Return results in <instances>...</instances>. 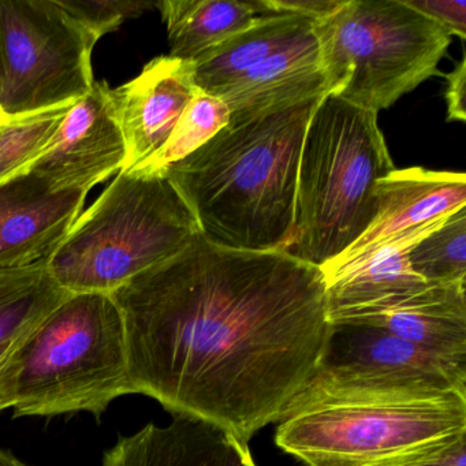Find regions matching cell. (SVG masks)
<instances>
[{
  "mask_svg": "<svg viewBox=\"0 0 466 466\" xmlns=\"http://www.w3.org/2000/svg\"><path fill=\"white\" fill-rule=\"evenodd\" d=\"M391 466H466V433Z\"/></svg>",
  "mask_w": 466,
  "mask_h": 466,
  "instance_id": "27",
  "label": "cell"
},
{
  "mask_svg": "<svg viewBox=\"0 0 466 466\" xmlns=\"http://www.w3.org/2000/svg\"><path fill=\"white\" fill-rule=\"evenodd\" d=\"M331 321L381 327L421 350L466 368V282L430 283L416 293L351 310Z\"/></svg>",
  "mask_w": 466,
  "mask_h": 466,
  "instance_id": "14",
  "label": "cell"
},
{
  "mask_svg": "<svg viewBox=\"0 0 466 466\" xmlns=\"http://www.w3.org/2000/svg\"><path fill=\"white\" fill-rule=\"evenodd\" d=\"M0 466H34L24 462L23 460L13 454L10 450L0 447Z\"/></svg>",
  "mask_w": 466,
  "mask_h": 466,
  "instance_id": "30",
  "label": "cell"
},
{
  "mask_svg": "<svg viewBox=\"0 0 466 466\" xmlns=\"http://www.w3.org/2000/svg\"><path fill=\"white\" fill-rule=\"evenodd\" d=\"M110 296L124 319L129 394L248 444L307 386L331 326L319 267L201 233Z\"/></svg>",
  "mask_w": 466,
  "mask_h": 466,
  "instance_id": "1",
  "label": "cell"
},
{
  "mask_svg": "<svg viewBox=\"0 0 466 466\" xmlns=\"http://www.w3.org/2000/svg\"><path fill=\"white\" fill-rule=\"evenodd\" d=\"M343 2L345 0H261V5L268 13L299 15L318 23L334 15Z\"/></svg>",
  "mask_w": 466,
  "mask_h": 466,
  "instance_id": "26",
  "label": "cell"
},
{
  "mask_svg": "<svg viewBox=\"0 0 466 466\" xmlns=\"http://www.w3.org/2000/svg\"><path fill=\"white\" fill-rule=\"evenodd\" d=\"M379 211L372 225L321 272L364 258L400 234L447 219L466 207V176L422 167L395 168L376 185Z\"/></svg>",
  "mask_w": 466,
  "mask_h": 466,
  "instance_id": "13",
  "label": "cell"
},
{
  "mask_svg": "<svg viewBox=\"0 0 466 466\" xmlns=\"http://www.w3.org/2000/svg\"><path fill=\"white\" fill-rule=\"evenodd\" d=\"M4 118H6V116H5L4 111L0 110V121Z\"/></svg>",
  "mask_w": 466,
  "mask_h": 466,
  "instance_id": "31",
  "label": "cell"
},
{
  "mask_svg": "<svg viewBox=\"0 0 466 466\" xmlns=\"http://www.w3.org/2000/svg\"><path fill=\"white\" fill-rule=\"evenodd\" d=\"M192 62L159 56L129 83L111 89V102L127 144L122 171H137L165 147L193 97Z\"/></svg>",
  "mask_w": 466,
  "mask_h": 466,
  "instance_id": "11",
  "label": "cell"
},
{
  "mask_svg": "<svg viewBox=\"0 0 466 466\" xmlns=\"http://www.w3.org/2000/svg\"><path fill=\"white\" fill-rule=\"evenodd\" d=\"M70 294L51 277L47 263L0 269V411L15 400L18 348Z\"/></svg>",
  "mask_w": 466,
  "mask_h": 466,
  "instance_id": "17",
  "label": "cell"
},
{
  "mask_svg": "<svg viewBox=\"0 0 466 466\" xmlns=\"http://www.w3.org/2000/svg\"><path fill=\"white\" fill-rule=\"evenodd\" d=\"M96 43L59 0H0V110L18 116L77 103L95 84Z\"/></svg>",
  "mask_w": 466,
  "mask_h": 466,
  "instance_id": "8",
  "label": "cell"
},
{
  "mask_svg": "<svg viewBox=\"0 0 466 466\" xmlns=\"http://www.w3.org/2000/svg\"><path fill=\"white\" fill-rule=\"evenodd\" d=\"M86 196L53 189L32 171L0 184V269L47 263L83 214Z\"/></svg>",
  "mask_w": 466,
  "mask_h": 466,
  "instance_id": "12",
  "label": "cell"
},
{
  "mask_svg": "<svg viewBox=\"0 0 466 466\" xmlns=\"http://www.w3.org/2000/svg\"><path fill=\"white\" fill-rule=\"evenodd\" d=\"M275 443L304 466H391L466 433V392L297 398Z\"/></svg>",
  "mask_w": 466,
  "mask_h": 466,
  "instance_id": "4",
  "label": "cell"
},
{
  "mask_svg": "<svg viewBox=\"0 0 466 466\" xmlns=\"http://www.w3.org/2000/svg\"><path fill=\"white\" fill-rule=\"evenodd\" d=\"M409 7L416 10L450 35L466 37L465 0H403Z\"/></svg>",
  "mask_w": 466,
  "mask_h": 466,
  "instance_id": "25",
  "label": "cell"
},
{
  "mask_svg": "<svg viewBox=\"0 0 466 466\" xmlns=\"http://www.w3.org/2000/svg\"><path fill=\"white\" fill-rule=\"evenodd\" d=\"M379 114L326 95L302 144L288 252L321 267L346 252L379 211L376 185L395 170Z\"/></svg>",
  "mask_w": 466,
  "mask_h": 466,
  "instance_id": "3",
  "label": "cell"
},
{
  "mask_svg": "<svg viewBox=\"0 0 466 466\" xmlns=\"http://www.w3.org/2000/svg\"><path fill=\"white\" fill-rule=\"evenodd\" d=\"M127 394L124 319L110 294H70L18 348L15 419L89 413L100 420Z\"/></svg>",
  "mask_w": 466,
  "mask_h": 466,
  "instance_id": "6",
  "label": "cell"
},
{
  "mask_svg": "<svg viewBox=\"0 0 466 466\" xmlns=\"http://www.w3.org/2000/svg\"><path fill=\"white\" fill-rule=\"evenodd\" d=\"M228 121L230 111L228 106L219 97L198 91L179 118L167 143L137 173L165 174L168 167L211 140L228 127Z\"/></svg>",
  "mask_w": 466,
  "mask_h": 466,
  "instance_id": "22",
  "label": "cell"
},
{
  "mask_svg": "<svg viewBox=\"0 0 466 466\" xmlns=\"http://www.w3.org/2000/svg\"><path fill=\"white\" fill-rule=\"evenodd\" d=\"M329 323L318 368L297 398L339 392H466L465 367L421 350L381 327Z\"/></svg>",
  "mask_w": 466,
  "mask_h": 466,
  "instance_id": "9",
  "label": "cell"
},
{
  "mask_svg": "<svg viewBox=\"0 0 466 466\" xmlns=\"http://www.w3.org/2000/svg\"><path fill=\"white\" fill-rule=\"evenodd\" d=\"M127 144L111 102V88L95 81L65 116L48 151L29 168L56 190L88 192L124 170Z\"/></svg>",
  "mask_w": 466,
  "mask_h": 466,
  "instance_id": "10",
  "label": "cell"
},
{
  "mask_svg": "<svg viewBox=\"0 0 466 466\" xmlns=\"http://www.w3.org/2000/svg\"><path fill=\"white\" fill-rule=\"evenodd\" d=\"M444 77H446L447 83L446 89H444L447 121L465 122L466 56H463L454 70Z\"/></svg>",
  "mask_w": 466,
  "mask_h": 466,
  "instance_id": "28",
  "label": "cell"
},
{
  "mask_svg": "<svg viewBox=\"0 0 466 466\" xmlns=\"http://www.w3.org/2000/svg\"><path fill=\"white\" fill-rule=\"evenodd\" d=\"M76 103L0 121V184L29 171L48 151Z\"/></svg>",
  "mask_w": 466,
  "mask_h": 466,
  "instance_id": "21",
  "label": "cell"
},
{
  "mask_svg": "<svg viewBox=\"0 0 466 466\" xmlns=\"http://www.w3.org/2000/svg\"><path fill=\"white\" fill-rule=\"evenodd\" d=\"M223 466H256L250 454L249 444L228 435V451H226Z\"/></svg>",
  "mask_w": 466,
  "mask_h": 466,
  "instance_id": "29",
  "label": "cell"
},
{
  "mask_svg": "<svg viewBox=\"0 0 466 466\" xmlns=\"http://www.w3.org/2000/svg\"><path fill=\"white\" fill-rule=\"evenodd\" d=\"M228 435L198 420L174 417L170 424L149 422L119 436L103 454L102 466H223Z\"/></svg>",
  "mask_w": 466,
  "mask_h": 466,
  "instance_id": "18",
  "label": "cell"
},
{
  "mask_svg": "<svg viewBox=\"0 0 466 466\" xmlns=\"http://www.w3.org/2000/svg\"><path fill=\"white\" fill-rule=\"evenodd\" d=\"M198 234L195 217L167 177L119 171L76 220L47 269L69 293L113 294Z\"/></svg>",
  "mask_w": 466,
  "mask_h": 466,
  "instance_id": "5",
  "label": "cell"
},
{
  "mask_svg": "<svg viewBox=\"0 0 466 466\" xmlns=\"http://www.w3.org/2000/svg\"><path fill=\"white\" fill-rule=\"evenodd\" d=\"M95 39L116 31L122 24L138 18L157 7V2L149 0H59Z\"/></svg>",
  "mask_w": 466,
  "mask_h": 466,
  "instance_id": "24",
  "label": "cell"
},
{
  "mask_svg": "<svg viewBox=\"0 0 466 466\" xmlns=\"http://www.w3.org/2000/svg\"><path fill=\"white\" fill-rule=\"evenodd\" d=\"M409 263L427 283L466 282V207L414 245Z\"/></svg>",
  "mask_w": 466,
  "mask_h": 466,
  "instance_id": "23",
  "label": "cell"
},
{
  "mask_svg": "<svg viewBox=\"0 0 466 466\" xmlns=\"http://www.w3.org/2000/svg\"><path fill=\"white\" fill-rule=\"evenodd\" d=\"M215 96L228 106L230 127L326 96L313 26Z\"/></svg>",
  "mask_w": 466,
  "mask_h": 466,
  "instance_id": "15",
  "label": "cell"
},
{
  "mask_svg": "<svg viewBox=\"0 0 466 466\" xmlns=\"http://www.w3.org/2000/svg\"><path fill=\"white\" fill-rule=\"evenodd\" d=\"M171 58L195 62L215 46L271 15L261 0H162Z\"/></svg>",
  "mask_w": 466,
  "mask_h": 466,
  "instance_id": "20",
  "label": "cell"
},
{
  "mask_svg": "<svg viewBox=\"0 0 466 466\" xmlns=\"http://www.w3.org/2000/svg\"><path fill=\"white\" fill-rule=\"evenodd\" d=\"M323 97L228 125L165 171L206 238L231 249L288 252L302 144Z\"/></svg>",
  "mask_w": 466,
  "mask_h": 466,
  "instance_id": "2",
  "label": "cell"
},
{
  "mask_svg": "<svg viewBox=\"0 0 466 466\" xmlns=\"http://www.w3.org/2000/svg\"><path fill=\"white\" fill-rule=\"evenodd\" d=\"M447 219L405 231L379 245L364 258L323 274L329 321L343 313L409 296L427 288L430 283L411 269L409 252Z\"/></svg>",
  "mask_w": 466,
  "mask_h": 466,
  "instance_id": "16",
  "label": "cell"
},
{
  "mask_svg": "<svg viewBox=\"0 0 466 466\" xmlns=\"http://www.w3.org/2000/svg\"><path fill=\"white\" fill-rule=\"evenodd\" d=\"M313 23L285 13L263 15L249 28L233 35L192 62L196 86L201 92L215 96L309 31Z\"/></svg>",
  "mask_w": 466,
  "mask_h": 466,
  "instance_id": "19",
  "label": "cell"
},
{
  "mask_svg": "<svg viewBox=\"0 0 466 466\" xmlns=\"http://www.w3.org/2000/svg\"><path fill=\"white\" fill-rule=\"evenodd\" d=\"M326 95L379 114L438 70L451 35L403 0H345L313 23Z\"/></svg>",
  "mask_w": 466,
  "mask_h": 466,
  "instance_id": "7",
  "label": "cell"
}]
</instances>
